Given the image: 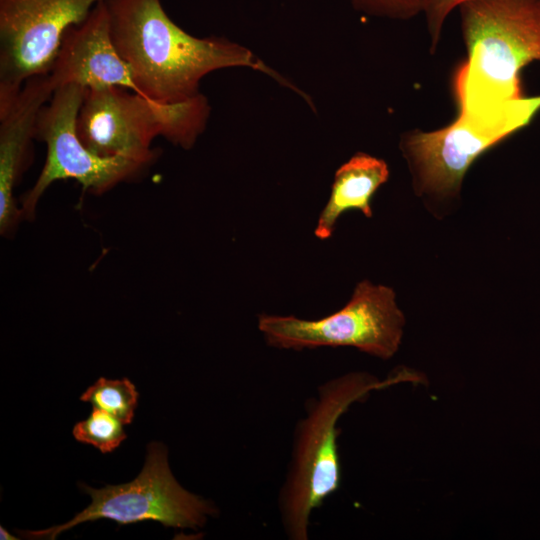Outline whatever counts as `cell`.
<instances>
[{
	"label": "cell",
	"mask_w": 540,
	"mask_h": 540,
	"mask_svg": "<svg viewBox=\"0 0 540 540\" xmlns=\"http://www.w3.org/2000/svg\"><path fill=\"white\" fill-rule=\"evenodd\" d=\"M114 45L129 65L139 94L162 104L188 101L201 94L211 72L249 68L310 98L247 47L226 37H197L167 14L161 0H108Z\"/></svg>",
	"instance_id": "obj_1"
},
{
	"label": "cell",
	"mask_w": 540,
	"mask_h": 540,
	"mask_svg": "<svg viewBox=\"0 0 540 540\" xmlns=\"http://www.w3.org/2000/svg\"><path fill=\"white\" fill-rule=\"evenodd\" d=\"M458 8L467 55L453 77L457 111L523 98L521 72L540 63V0H469Z\"/></svg>",
	"instance_id": "obj_2"
},
{
	"label": "cell",
	"mask_w": 540,
	"mask_h": 540,
	"mask_svg": "<svg viewBox=\"0 0 540 540\" xmlns=\"http://www.w3.org/2000/svg\"><path fill=\"white\" fill-rule=\"evenodd\" d=\"M416 378L409 370H401L384 381L365 372H350L318 387L296 424L287 474L278 496L287 538L307 540L312 512L340 486L337 423L341 416L372 391Z\"/></svg>",
	"instance_id": "obj_3"
},
{
	"label": "cell",
	"mask_w": 540,
	"mask_h": 540,
	"mask_svg": "<svg viewBox=\"0 0 540 540\" xmlns=\"http://www.w3.org/2000/svg\"><path fill=\"white\" fill-rule=\"evenodd\" d=\"M210 112L202 93L185 102L162 104L119 87L86 89L77 133L100 157L148 166L155 158L151 145L156 137L191 149L204 132Z\"/></svg>",
	"instance_id": "obj_4"
},
{
	"label": "cell",
	"mask_w": 540,
	"mask_h": 540,
	"mask_svg": "<svg viewBox=\"0 0 540 540\" xmlns=\"http://www.w3.org/2000/svg\"><path fill=\"white\" fill-rule=\"evenodd\" d=\"M540 112V95L524 96L485 112L458 111L448 125L433 131L404 132L399 147L418 196L449 199L483 153L527 127Z\"/></svg>",
	"instance_id": "obj_5"
},
{
	"label": "cell",
	"mask_w": 540,
	"mask_h": 540,
	"mask_svg": "<svg viewBox=\"0 0 540 540\" xmlns=\"http://www.w3.org/2000/svg\"><path fill=\"white\" fill-rule=\"evenodd\" d=\"M81 487L92 501L71 520L44 530L16 532L29 539L54 540L78 524L99 519L119 525L156 521L165 527L195 530L219 513L211 501L178 483L168 464V450L161 442L149 443L143 468L132 481L100 489L86 484Z\"/></svg>",
	"instance_id": "obj_6"
},
{
	"label": "cell",
	"mask_w": 540,
	"mask_h": 540,
	"mask_svg": "<svg viewBox=\"0 0 540 540\" xmlns=\"http://www.w3.org/2000/svg\"><path fill=\"white\" fill-rule=\"evenodd\" d=\"M405 318L390 287L359 282L347 304L316 320L262 314L258 329L268 345L303 350L353 347L387 360L398 351Z\"/></svg>",
	"instance_id": "obj_7"
},
{
	"label": "cell",
	"mask_w": 540,
	"mask_h": 540,
	"mask_svg": "<svg viewBox=\"0 0 540 540\" xmlns=\"http://www.w3.org/2000/svg\"><path fill=\"white\" fill-rule=\"evenodd\" d=\"M85 92L79 85L58 88L39 114L36 139L46 144L47 154L38 178L22 200V215L27 219L34 216L41 196L58 180H75L84 192L99 195L146 167L126 159L100 157L83 144L77 118Z\"/></svg>",
	"instance_id": "obj_8"
},
{
	"label": "cell",
	"mask_w": 540,
	"mask_h": 540,
	"mask_svg": "<svg viewBox=\"0 0 540 540\" xmlns=\"http://www.w3.org/2000/svg\"><path fill=\"white\" fill-rule=\"evenodd\" d=\"M108 0H0V97L48 74L66 31Z\"/></svg>",
	"instance_id": "obj_9"
},
{
	"label": "cell",
	"mask_w": 540,
	"mask_h": 540,
	"mask_svg": "<svg viewBox=\"0 0 540 540\" xmlns=\"http://www.w3.org/2000/svg\"><path fill=\"white\" fill-rule=\"evenodd\" d=\"M48 76L54 90L79 85L119 87L139 94L129 65L114 45L106 2L98 3L82 23L66 31Z\"/></svg>",
	"instance_id": "obj_10"
},
{
	"label": "cell",
	"mask_w": 540,
	"mask_h": 540,
	"mask_svg": "<svg viewBox=\"0 0 540 540\" xmlns=\"http://www.w3.org/2000/svg\"><path fill=\"white\" fill-rule=\"evenodd\" d=\"M54 88L48 74L29 78L18 93L0 97V231H11L23 216L14 190L24 173L36 139L42 108Z\"/></svg>",
	"instance_id": "obj_11"
},
{
	"label": "cell",
	"mask_w": 540,
	"mask_h": 540,
	"mask_svg": "<svg viewBox=\"0 0 540 540\" xmlns=\"http://www.w3.org/2000/svg\"><path fill=\"white\" fill-rule=\"evenodd\" d=\"M387 163L366 153H356L335 172L329 199L314 230L320 240L332 236L339 217L348 210L372 216L371 200L389 178Z\"/></svg>",
	"instance_id": "obj_12"
},
{
	"label": "cell",
	"mask_w": 540,
	"mask_h": 540,
	"mask_svg": "<svg viewBox=\"0 0 540 540\" xmlns=\"http://www.w3.org/2000/svg\"><path fill=\"white\" fill-rule=\"evenodd\" d=\"M135 385L128 379L99 378L80 396V400L89 402L93 407L102 409L124 425H129L135 414L138 402Z\"/></svg>",
	"instance_id": "obj_13"
},
{
	"label": "cell",
	"mask_w": 540,
	"mask_h": 540,
	"mask_svg": "<svg viewBox=\"0 0 540 540\" xmlns=\"http://www.w3.org/2000/svg\"><path fill=\"white\" fill-rule=\"evenodd\" d=\"M72 434L78 442L92 445L102 453L112 452L127 437L120 420L96 407L85 420L74 425Z\"/></svg>",
	"instance_id": "obj_14"
},
{
	"label": "cell",
	"mask_w": 540,
	"mask_h": 540,
	"mask_svg": "<svg viewBox=\"0 0 540 540\" xmlns=\"http://www.w3.org/2000/svg\"><path fill=\"white\" fill-rule=\"evenodd\" d=\"M352 7L368 16L391 20H410L422 13L425 0H348Z\"/></svg>",
	"instance_id": "obj_15"
},
{
	"label": "cell",
	"mask_w": 540,
	"mask_h": 540,
	"mask_svg": "<svg viewBox=\"0 0 540 540\" xmlns=\"http://www.w3.org/2000/svg\"><path fill=\"white\" fill-rule=\"evenodd\" d=\"M469 0H425L422 13L425 15L430 38V52L434 53L441 38L444 22L451 11Z\"/></svg>",
	"instance_id": "obj_16"
},
{
	"label": "cell",
	"mask_w": 540,
	"mask_h": 540,
	"mask_svg": "<svg viewBox=\"0 0 540 540\" xmlns=\"http://www.w3.org/2000/svg\"><path fill=\"white\" fill-rule=\"evenodd\" d=\"M0 538L3 540H15L18 539L9 533L3 526H0Z\"/></svg>",
	"instance_id": "obj_17"
}]
</instances>
